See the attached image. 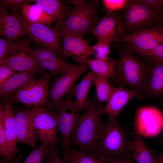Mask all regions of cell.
<instances>
[{
  "label": "cell",
  "instance_id": "6",
  "mask_svg": "<svg viewBox=\"0 0 163 163\" xmlns=\"http://www.w3.org/2000/svg\"><path fill=\"white\" fill-rule=\"evenodd\" d=\"M17 13L30 40L52 50L66 60L67 57L61 46L62 36L58 24L57 23L52 27L50 25L32 23L26 19L19 11Z\"/></svg>",
  "mask_w": 163,
  "mask_h": 163
},
{
  "label": "cell",
  "instance_id": "43",
  "mask_svg": "<svg viewBox=\"0 0 163 163\" xmlns=\"http://www.w3.org/2000/svg\"><path fill=\"white\" fill-rule=\"evenodd\" d=\"M160 163H163V162H161Z\"/></svg>",
  "mask_w": 163,
  "mask_h": 163
},
{
  "label": "cell",
  "instance_id": "3",
  "mask_svg": "<svg viewBox=\"0 0 163 163\" xmlns=\"http://www.w3.org/2000/svg\"><path fill=\"white\" fill-rule=\"evenodd\" d=\"M149 69V66L130 53L120 51L115 66L116 75L111 85L113 86L117 83L127 85L138 92L139 96L144 90Z\"/></svg>",
  "mask_w": 163,
  "mask_h": 163
},
{
  "label": "cell",
  "instance_id": "19",
  "mask_svg": "<svg viewBox=\"0 0 163 163\" xmlns=\"http://www.w3.org/2000/svg\"><path fill=\"white\" fill-rule=\"evenodd\" d=\"M142 95L158 98L163 101V61H151Z\"/></svg>",
  "mask_w": 163,
  "mask_h": 163
},
{
  "label": "cell",
  "instance_id": "12",
  "mask_svg": "<svg viewBox=\"0 0 163 163\" xmlns=\"http://www.w3.org/2000/svg\"><path fill=\"white\" fill-rule=\"evenodd\" d=\"M86 65H76L56 78L50 93V109H57L60 106L63 97L70 91L82 74L88 69Z\"/></svg>",
  "mask_w": 163,
  "mask_h": 163
},
{
  "label": "cell",
  "instance_id": "20",
  "mask_svg": "<svg viewBox=\"0 0 163 163\" xmlns=\"http://www.w3.org/2000/svg\"><path fill=\"white\" fill-rule=\"evenodd\" d=\"M139 94L138 92L133 90L122 87L114 88L104 107V115L107 114L109 117L117 118L129 101Z\"/></svg>",
  "mask_w": 163,
  "mask_h": 163
},
{
  "label": "cell",
  "instance_id": "23",
  "mask_svg": "<svg viewBox=\"0 0 163 163\" xmlns=\"http://www.w3.org/2000/svg\"><path fill=\"white\" fill-rule=\"evenodd\" d=\"M34 74L27 72L15 73L0 85V95L11 94L35 79Z\"/></svg>",
  "mask_w": 163,
  "mask_h": 163
},
{
  "label": "cell",
  "instance_id": "1",
  "mask_svg": "<svg viewBox=\"0 0 163 163\" xmlns=\"http://www.w3.org/2000/svg\"><path fill=\"white\" fill-rule=\"evenodd\" d=\"M129 138L128 130L118 123L117 118L109 117L90 155L109 162L113 159L133 158Z\"/></svg>",
  "mask_w": 163,
  "mask_h": 163
},
{
  "label": "cell",
  "instance_id": "31",
  "mask_svg": "<svg viewBox=\"0 0 163 163\" xmlns=\"http://www.w3.org/2000/svg\"><path fill=\"white\" fill-rule=\"evenodd\" d=\"M110 44L101 41L97 40V43L91 46L92 56L95 59L109 60L110 58Z\"/></svg>",
  "mask_w": 163,
  "mask_h": 163
},
{
  "label": "cell",
  "instance_id": "18",
  "mask_svg": "<svg viewBox=\"0 0 163 163\" xmlns=\"http://www.w3.org/2000/svg\"><path fill=\"white\" fill-rule=\"evenodd\" d=\"M14 115L18 127V142L34 147L37 133L31 120L30 109L18 110Z\"/></svg>",
  "mask_w": 163,
  "mask_h": 163
},
{
  "label": "cell",
  "instance_id": "24",
  "mask_svg": "<svg viewBox=\"0 0 163 163\" xmlns=\"http://www.w3.org/2000/svg\"><path fill=\"white\" fill-rule=\"evenodd\" d=\"M21 12L26 19L32 23L50 26L58 21L56 17L46 13L36 4L25 5L21 8Z\"/></svg>",
  "mask_w": 163,
  "mask_h": 163
},
{
  "label": "cell",
  "instance_id": "26",
  "mask_svg": "<svg viewBox=\"0 0 163 163\" xmlns=\"http://www.w3.org/2000/svg\"><path fill=\"white\" fill-rule=\"evenodd\" d=\"M117 62L116 59H111L105 60L88 58L85 64L96 75L109 78L114 77L116 75L115 66Z\"/></svg>",
  "mask_w": 163,
  "mask_h": 163
},
{
  "label": "cell",
  "instance_id": "42",
  "mask_svg": "<svg viewBox=\"0 0 163 163\" xmlns=\"http://www.w3.org/2000/svg\"><path fill=\"white\" fill-rule=\"evenodd\" d=\"M159 140L160 142H163V134L160 137Z\"/></svg>",
  "mask_w": 163,
  "mask_h": 163
},
{
  "label": "cell",
  "instance_id": "39",
  "mask_svg": "<svg viewBox=\"0 0 163 163\" xmlns=\"http://www.w3.org/2000/svg\"><path fill=\"white\" fill-rule=\"evenodd\" d=\"M14 71L6 66H0V85L14 75L15 73Z\"/></svg>",
  "mask_w": 163,
  "mask_h": 163
},
{
  "label": "cell",
  "instance_id": "5",
  "mask_svg": "<svg viewBox=\"0 0 163 163\" xmlns=\"http://www.w3.org/2000/svg\"><path fill=\"white\" fill-rule=\"evenodd\" d=\"M51 75L47 73L42 78L30 82L10 94L8 101L11 104L18 103L28 107L42 106L51 109L49 85Z\"/></svg>",
  "mask_w": 163,
  "mask_h": 163
},
{
  "label": "cell",
  "instance_id": "40",
  "mask_svg": "<svg viewBox=\"0 0 163 163\" xmlns=\"http://www.w3.org/2000/svg\"><path fill=\"white\" fill-rule=\"evenodd\" d=\"M110 163H135L133 158H123L112 159L110 160Z\"/></svg>",
  "mask_w": 163,
  "mask_h": 163
},
{
  "label": "cell",
  "instance_id": "27",
  "mask_svg": "<svg viewBox=\"0 0 163 163\" xmlns=\"http://www.w3.org/2000/svg\"><path fill=\"white\" fill-rule=\"evenodd\" d=\"M39 63L43 69L50 71V74L58 75L64 73L76 65L70 63L61 57L41 61Z\"/></svg>",
  "mask_w": 163,
  "mask_h": 163
},
{
  "label": "cell",
  "instance_id": "13",
  "mask_svg": "<svg viewBox=\"0 0 163 163\" xmlns=\"http://www.w3.org/2000/svg\"><path fill=\"white\" fill-rule=\"evenodd\" d=\"M163 128V114L156 108L145 107L138 110L135 131L141 136L151 137L158 135Z\"/></svg>",
  "mask_w": 163,
  "mask_h": 163
},
{
  "label": "cell",
  "instance_id": "38",
  "mask_svg": "<svg viewBox=\"0 0 163 163\" xmlns=\"http://www.w3.org/2000/svg\"><path fill=\"white\" fill-rule=\"evenodd\" d=\"M139 1L158 12L163 7V0H141Z\"/></svg>",
  "mask_w": 163,
  "mask_h": 163
},
{
  "label": "cell",
  "instance_id": "11",
  "mask_svg": "<svg viewBox=\"0 0 163 163\" xmlns=\"http://www.w3.org/2000/svg\"><path fill=\"white\" fill-rule=\"evenodd\" d=\"M124 30V23L120 18L111 12H108L97 19L91 31L97 40L110 44L119 40L123 35Z\"/></svg>",
  "mask_w": 163,
  "mask_h": 163
},
{
  "label": "cell",
  "instance_id": "33",
  "mask_svg": "<svg viewBox=\"0 0 163 163\" xmlns=\"http://www.w3.org/2000/svg\"><path fill=\"white\" fill-rule=\"evenodd\" d=\"M5 113L3 106H0V154L4 158L7 155L6 140L4 125Z\"/></svg>",
  "mask_w": 163,
  "mask_h": 163
},
{
  "label": "cell",
  "instance_id": "14",
  "mask_svg": "<svg viewBox=\"0 0 163 163\" xmlns=\"http://www.w3.org/2000/svg\"><path fill=\"white\" fill-rule=\"evenodd\" d=\"M61 36L62 48L65 56L72 57L80 65H85L88 56L92 55L91 46L89 44L91 38L86 40L82 36L73 34Z\"/></svg>",
  "mask_w": 163,
  "mask_h": 163
},
{
  "label": "cell",
  "instance_id": "15",
  "mask_svg": "<svg viewBox=\"0 0 163 163\" xmlns=\"http://www.w3.org/2000/svg\"><path fill=\"white\" fill-rule=\"evenodd\" d=\"M5 113L4 125L6 140L7 157L2 161L11 162L13 158L19 152L17 147L18 142V127L14 114L11 104L5 97L2 99Z\"/></svg>",
  "mask_w": 163,
  "mask_h": 163
},
{
  "label": "cell",
  "instance_id": "10",
  "mask_svg": "<svg viewBox=\"0 0 163 163\" xmlns=\"http://www.w3.org/2000/svg\"><path fill=\"white\" fill-rule=\"evenodd\" d=\"M126 5L123 21L124 29L133 33L149 27L159 19L158 12L139 0L130 1Z\"/></svg>",
  "mask_w": 163,
  "mask_h": 163
},
{
  "label": "cell",
  "instance_id": "22",
  "mask_svg": "<svg viewBox=\"0 0 163 163\" xmlns=\"http://www.w3.org/2000/svg\"><path fill=\"white\" fill-rule=\"evenodd\" d=\"M129 146L133 152V159L136 163H155L156 155L154 151L147 148L138 133L135 131L133 139L129 142Z\"/></svg>",
  "mask_w": 163,
  "mask_h": 163
},
{
  "label": "cell",
  "instance_id": "35",
  "mask_svg": "<svg viewBox=\"0 0 163 163\" xmlns=\"http://www.w3.org/2000/svg\"><path fill=\"white\" fill-rule=\"evenodd\" d=\"M34 2L33 0H0V5L6 8H11V12L18 11L25 5Z\"/></svg>",
  "mask_w": 163,
  "mask_h": 163
},
{
  "label": "cell",
  "instance_id": "34",
  "mask_svg": "<svg viewBox=\"0 0 163 163\" xmlns=\"http://www.w3.org/2000/svg\"><path fill=\"white\" fill-rule=\"evenodd\" d=\"M138 54L151 61H163V43L151 50L141 52Z\"/></svg>",
  "mask_w": 163,
  "mask_h": 163
},
{
  "label": "cell",
  "instance_id": "41",
  "mask_svg": "<svg viewBox=\"0 0 163 163\" xmlns=\"http://www.w3.org/2000/svg\"><path fill=\"white\" fill-rule=\"evenodd\" d=\"M163 162V151L159 154L156 155L155 163H160Z\"/></svg>",
  "mask_w": 163,
  "mask_h": 163
},
{
  "label": "cell",
  "instance_id": "21",
  "mask_svg": "<svg viewBox=\"0 0 163 163\" xmlns=\"http://www.w3.org/2000/svg\"><path fill=\"white\" fill-rule=\"evenodd\" d=\"M96 75L92 71H90L79 84L75 86V99L74 102V105L79 112L87 108L90 104L88 93L91 87L94 84Z\"/></svg>",
  "mask_w": 163,
  "mask_h": 163
},
{
  "label": "cell",
  "instance_id": "25",
  "mask_svg": "<svg viewBox=\"0 0 163 163\" xmlns=\"http://www.w3.org/2000/svg\"><path fill=\"white\" fill-rule=\"evenodd\" d=\"M34 2L46 13L56 17L57 21H62L72 9L61 0H35Z\"/></svg>",
  "mask_w": 163,
  "mask_h": 163
},
{
  "label": "cell",
  "instance_id": "4",
  "mask_svg": "<svg viewBox=\"0 0 163 163\" xmlns=\"http://www.w3.org/2000/svg\"><path fill=\"white\" fill-rule=\"evenodd\" d=\"M74 5L67 17L62 21H57L61 35L83 36L89 31L97 19L98 11L96 1L72 0Z\"/></svg>",
  "mask_w": 163,
  "mask_h": 163
},
{
  "label": "cell",
  "instance_id": "36",
  "mask_svg": "<svg viewBox=\"0 0 163 163\" xmlns=\"http://www.w3.org/2000/svg\"><path fill=\"white\" fill-rule=\"evenodd\" d=\"M103 3L105 8L111 12L113 11L120 9L126 6L128 1L126 0H104Z\"/></svg>",
  "mask_w": 163,
  "mask_h": 163
},
{
  "label": "cell",
  "instance_id": "29",
  "mask_svg": "<svg viewBox=\"0 0 163 163\" xmlns=\"http://www.w3.org/2000/svg\"><path fill=\"white\" fill-rule=\"evenodd\" d=\"M51 145L42 143L40 146L33 151L25 160L21 163H43ZM0 163H19V162L18 160L13 163L1 161Z\"/></svg>",
  "mask_w": 163,
  "mask_h": 163
},
{
  "label": "cell",
  "instance_id": "8",
  "mask_svg": "<svg viewBox=\"0 0 163 163\" xmlns=\"http://www.w3.org/2000/svg\"><path fill=\"white\" fill-rule=\"evenodd\" d=\"M30 114L38 139L42 143L54 144L58 140L56 113L38 106L30 109Z\"/></svg>",
  "mask_w": 163,
  "mask_h": 163
},
{
  "label": "cell",
  "instance_id": "9",
  "mask_svg": "<svg viewBox=\"0 0 163 163\" xmlns=\"http://www.w3.org/2000/svg\"><path fill=\"white\" fill-rule=\"evenodd\" d=\"M118 41L125 43L137 53L151 50L163 43V27H149L123 35Z\"/></svg>",
  "mask_w": 163,
  "mask_h": 163
},
{
  "label": "cell",
  "instance_id": "32",
  "mask_svg": "<svg viewBox=\"0 0 163 163\" xmlns=\"http://www.w3.org/2000/svg\"><path fill=\"white\" fill-rule=\"evenodd\" d=\"M16 42L0 38V62L9 58L12 53Z\"/></svg>",
  "mask_w": 163,
  "mask_h": 163
},
{
  "label": "cell",
  "instance_id": "7",
  "mask_svg": "<svg viewBox=\"0 0 163 163\" xmlns=\"http://www.w3.org/2000/svg\"><path fill=\"white\" fill-rule=\"evenodd\" d=\"M75 86L68 93L66 98L63 100L60 107L56 110L57 126L62 136L64 145L63 159L67 162L71 151L69 142L72 133L77 125L80 118L79 112L75 108L73 98L75 96Z\"/></svg>",
  "mask_w": 163,
  "mask_h": 163
},
{
  "label": "cell",
  "instance_id": "16",
  "mask_svg": "<svg viewBox=\"0 0 163 163\" xmlns=\"http://www.w3.org/2000/svg\"><path fill=\"white\" fill-rule=\"evenodd\" d=\"M0 66H6L19 72L36 73L43 76L47 73L40 66L35 59L26 52L16 48L15 46L9 58L0 62Z\"/></svg>",
  "mask_w": 163,
  "mask_h": 163
},
{
  "label": "cell",
  "instance_id": "17",
  "mask_svg": "<svg viewBox=\"0 0 163 163\" xmlns=\"http://www.w3.org/2000/svg\"><path fill=\"white\" fill-rule=\"evenodd\" d=\"M7 8L0 5V35L10 40H18L27 34L17 12L8 14Z\"/></svg>",
  "mask_w": 163,
  "mask_h": 163
},
{
  "label": "cell",
  "instance_id": "28",
  "mask_svg": "<svg viewBox=\"0 0 163 163\" xmlns=\"http://www.w3.org/2000/svg\"><path fill=\"white\" fill-rule=\"evenodd\" d=\"M108 78L97 75L94 80L96 96L100 102L107 101L114 88L109 82Z\"/></svg>",
  "mask_w": 163,
  "mask_h": 163
},
{
  "label": "cell",
  "instance_id": "30",
  "mask_svg": "<svg viewBox=\"0 0 163 163\" xmlns=\"http://www.w3.org/2000/svg\"><path fill=\"white\" fill-rule=\"evenodd\" d=\"M68 163H108L109 161L75 149L71 151Z\"/></svg>",
  "mask_w": 163,
  "mask_h": 163
},
{
  "label": "cell",
  "instance_id": "2",
  "mask_svg": "<svg viewBox=\"0 0 163 163\" xmlns=\"http://www.w3.org/2000/svg\"><path fill=\"white\" fill-rule=\"evenodd\" d=\"M104 107L94 95L85 113L80 116L71 136L69 145L76 146L85 153L90 152L95 145L105 123L101 116Z\"/></svg>",
  "mask_w": 163,
  "mask_h": 163
},
{
  "label": "cell",
  "instance_id": "37",
  "mask_svg": "<svg viewBox=\"0 0 163 163\" xmlns=\"http://www.w3.org/2000/svg\"><path fill=\"white\" fill-rule=\"evenodd\" d=\"M45 161V163H68L60 157L54 144L51 145Z\"/></svg>",
  "mask_w": 163,
  "mask_h": 163
}]
</instances>
